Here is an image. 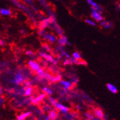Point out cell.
<instances>
[{
  "mask_svg": "<svg viewBox=\"0 0 120 120\" xmlns=\"http://www.w3.org/2000/svg\"><path fill=\"white\" fill-rule=\"evenodd\" d=\"M46 97V94L45 93H42L41 94L39 95L38 97L36 98H32L31 99V102L34 104H39L41 102H42L43 100Z\"/></svg>",
  "mask_w": 120,
  "mask_h": 120,
  "instance_id": "ba28073f",
  "label": "cell"
},
{
  "mask_svg": "<svg viewBox=\"0 0 120 120\" xmlns=\"http://www.w3.org/2000/svg\"><path fill=\"white\" fill-rule=\"evenodd\" d=\"M25 80V77H23L20 72H19L17 73L15 75L13 82L14 83L15 85H20L21 84L23 83Z\"/></svg>",
  "mask_w": 120,
  "mask_h": 120,
  "instance_id": "7a4b0ae2",
  "label": "cell"
},
{
  "mask_svg": "<svg viewBox=\"0 0 120 120\" xmlns=\"http://www.w3.org/2000/svg\"><path fill=\"white\" fill-rule=\"evenodd\" d=\"M94 115H96V116L97 118H98L99 119H103L104 118V114L103 111L101 109H94Z\"/></svg>",
  "mask_w": 120,
  "mask_h": 120,
  "instance_id": "7c38bea8",
  "label": "cell"
},
{
  "mask_svg": "<svg viewBox=\"0 0 120 120\" xmlns=\"http://www.w3.org/2000/svg\"><path fill=\"white\" fill-rule=\"evenodd\" d=\"M44 120H50V117H49V116L48 115L47 116H46Z\"/></svg>",
  "mask_w": 120,
  "mask_h": 120,
  "instance_id": "f1b7e54d",
  "label": "cell"
},
{
  "mask_svg": "<svg viewBox=\"0 0 120 120\" xmlns=\"http://www.w3.org/2000/svg\"><path fill=\"white\" fill-rule=\"evenodd\" d=\"M24 1H25L26 2H27V3L29 4H32L31 0H24Z\"/></svg>",
  "mask_w": 120,
  "mask_h": 120,
  "instance_id": "83f0119b",
  "label": "cell"
},
{
  "mask_svg": "<svg viewBox=\"0 0 120 120\" xmlns=\"http://www.w3.org/2000/svg\"><path fill=\"white\" fill-rule=\"evenodd\" d=\"M58 44H60V45L65 46L68 42V38L65 36H64V35L60 36V38H59V39L58 40Z\"/></svg>",
  "mask_w": 120,
  "mask_h": 120,
  "instance_id": "30bf717a",
  "label": "cell"
},
{
  "mask_svg": "<svg viewBox=\"0 0 120 120\" xmlns=\"http://www.w3.org/2000/svg\"><path fill=\"white\" fill-rule=\"evenodd\" d=\"M49 101H50V102L51 104H52L53 105H54L55 104V103L57 102L56 101L55 99L53 98V97L51 96H49Z\"/></svg>",
  "mask_w": 120,
  "mask_h": 120,
  "instance_id": "603a6c76",
  "label": "cell"
},
{
  "mask_svg": "<svg viewBox=\"0 0 120 120\" xmlns=\"http://www.w3.org/2000/svg\"><path fill=\"white\" fill-rule=\"evenodd\" d=\"M33 88L31 86H26V90H25V92H24V95L25 96H30L33 93Z\"/></svg>",
  "mask_w": 120,
  "mask_h": 120,
  "instance_id": "d6986e66",
  "label": "cell"
},
{
  "mask_svg": "<svg viewBox=\"0 0 120 120\" xmlns=\"http://www.w3.org/2000/svg\"><path fill=\"white\" fill-rule=\"evenodd\" d=\"M43 47L44 48V49L46 51H47V52H50L51 51V48L50 47V46L48 45L47 44H44L43 45Z\"/></svg>",
  "mask_w": 120,
  "mask_h": 120,
  "instance_id": "d4e9b609",
  "label": "cell"
},
{
  "mask_svg": "<svg viewBox=\"0 0 120 120\" xmlns=\"http://www.w3.org/2000/svg\"><path fill=\"white\" fill-rule=\"evenodd\" d=\"M37 75H38V77L39 78H44V75L45 74V70L44 68H40L36 72Z\"/></svg>",
  "mask_w": 120,
  "mask_h": 120,
  "instance_id": "ffe728a7",
  "label": "cell"
},
{
  "mask_svg": "<svg viewBox=\"0 0 120 120\" xmlns=\"http://www.w3.org/2000/svg\"><path fill=\"white\" fill-rule=\"evenodd\" d=\"M72 58H74L75 60H79L82 59V56H81L80 53L77 52H75L73 53Z\"/></svg>",
  "mask_w": 120,
  "mask_h": 120,
  "instance_id": "44dd1931",
  "label": "cell"
},
{
  "mask_svg": "<svg viewBox=\"0 0 120 120\" xmlns=\"http://www.w3.org/2000/svg\"><path fill=\"white\" fill-rule=\"evenodd\" d=\"M42 91L44 92V93H45L46 95L49 96H50L53 95V90L52 89L46 86L43 87Z\"/></svg>",
  "mask_w": 120,
  "mask_h": 120,
  "instance_id": "ac0fdd59",
  "label": "cell"
},
{
  "mask_svg": "<svg viewBox=\"0 0 120 120\" xmlns=\"http://www.w3.org/2000/svg\"><path fill=\"white\" fill-rule=\"evenodd\" d=\"M41 36L44 37L45 39L49 41L50 43H55L56 41V38L55 36H54L53 35L51 34L47 33L44 31H43V33Z\"/></svg>",
  "mask_w": 120,
  "mask_h": 120,
  "instance_id": "277c9868",
  "label": "cell"
},
{
  "mask_svg": "<svg viewBox=\"0 0 120 120\" xmlns=\"http://www.w3.org/2000/svg\"><path fill=\"white\" fill-rule=\"evenodd\" d=\"M3 93V90L1 86H0V96H1Z\"/></svg>",
  "mask_w": 120,
  "mask_h": 120,
  "instance_id": "4316f807",
  "label": "cell"
},
{
  "mask_svg": "<svg viewBox=\"0 0 120 120\" xmlns=\"http://www.w3.org/2000/svg\"><path fill=\"white\" fill-rule=\"evenodd\" d=\"M85 115V116L86 117V118H88L90 119V120H93L94 119V116L92 114L90 113H86Z\"/></svg>",
  "mask_w": 120,
  "mask_h": 120,
  "instance_id": "cb8c5ba5",
  "label": "cell"
},
{
  "mask_svg": "<svg viewBox=\"0 0 120 120\" xmlns=\"http://www.w3.org/2000/svg\"><path fill=\"white\" fill-rule=\"evenodd\" d=\"M85 22L87 24H88V25H90V26H95L96 25V23L94 21L91 20H90V19H86Z\"/></svg>",
  "mask_w": 120,
  "mask_h": 120,
  "instance_id": "7402d4cb",
  "label": "cell"
},
{
  "mask_svg": "<svg viewBox=\"0 0 120 120\" xmlns=\"http://www.w3.org/2000/svg\"><path fill=\"white\" fill-rule=\"evenodd\" d=\"M91 17L96 22H101L102 20H104V17L101 13L99 12L95 9L94 8L91 7Z\"/></svg>",
  "mask_w": 120,
  "mask_h": 120,
  "instance_id": "6da1fadb",
  "label": "cell"
},
{
  "mask_svg": "<svg viewBox=\"0 0 120 120\" xmlns=\"http://www.w3.org/2000/svg\"><path fill=\"white\" fill-rule=\"evenodd\" d=\"M101 25L102 26L105 28L109 29L113 26V23L110 22H109V21L102 20V22H101Z\"/></svg>",
  "mask_w": 120,
  "mask_h": 120,
  "instance_id": "e0dca14e",
  "label": "cell"
},
{
  "mask_svg": "<svg viewBox=\"0 0 120 120\" xmlns=\"http://www.w3.org/2000/svg\"><path fill=\"white\" fill-rule=\"evenodd\" d=\"M18 120V119H17V120Z\"/></svg>",
  "mask_w": 120,
  "mask_h": 120,
  "instance_id": "1f68e13d",
  "label": "cell"
},
{
  "mask_svg": "<svg viewBox=\"0 0 120 120\" xmlns=\"http://www.w3.org/2000/svg\"><path fill=\"white\" fill-rule=\"evenodd\" d=\"M51 22H52V20L50 18L45 19L42 22L41 24V28L42 30L45 28L46 27H47Z\"/></svg>",
  "mask_w": 120,
  "mask_h": 120,
  "instance_id": "9a60e30c",
  "label": "cell"
},
{
  "mask_svg": "<svg viewBox=\"0 0 120 120\" xmlns=\"http://www.w3.org/2000/svg\"><path fill=\"white\" fill-rule=\"evenodd\" d=\"M53 106L56 108V109H57L58 110H60L62 113H68L70 110L69 108H68L66 106L64 105L61 104L58 102H56L55 103V104Z\"/></svg>",
  "mask_w": 120,
  "mask_h": 120,
  "instance_id": "5b68a950",
  "label": "cell"
},
{
  "mask_svg": "<svg viewBox=\"0 0 120 120\" xmlns=\"http://www.w3.org/2000/svg\"><path fill=\"white\" fill-rule=\"evenodd\" d=\"M107 88L113 94H116L118 93V89L115 85L111 83L107 84Z\"/></svg>",
  "mask_w": 120,
  "mask_h": 120,
  "instance_id": "5bb4252c",
  "label": "cell"
},
{
  "mask_svg": "<svg viewBox=\"0 0 120 120\" xmlns=\"http://www.w3.org/2000/svg\"><path fill=\"white\" fill-rule=\"evenodd\" d=\"M28 66L29 68H30L32 71H33L34 72H36L37 71H38L40 68H41L40 64L37 63L36 61H32V60L29 61L28 63Z\"/></svg>",
  "mask_w": 120,
  "mask_h": 120,
  "instance_id": "3957f363",
  "label": "cell"
},
{
  "mask_svg": "<svg viewBox=\"0 0 120 120\" xmlns=\"http://www.w3.org/2000/svg\"><path fill=\"white\" fill-rule=\"evenodd\" d=\"M21 33H22V34L24 33V30H22V31H21Z\"/></svg>",
  "mask_w": 120,
  "mask_h": 120,
  "instance_id": "4dcf8cb0",
  "label": "cell"
},
{
  "mask_svg": "<svg viewBox=\"0 0 120 120\" xmlns=\"http://www.w3.org/2000/svg\"><path fill=\"white\" fill-rule=\"evenodd\" d=\"M77 107L78 110H80V106L77 105Z\"/></svg>",
  "mask_w": 120,
  "mask_h": 120,
  "instance_id": "f546056e",
  "label": "cell"
},
{
  "mask_svg": "<svg viewBox=\"0 0 120 120\" xmlns=\"http://www.w3.org/2000/svg\"><path fill=\"white\" fill-rule=\"evenodd\" d=\"M0 14L3 16H10L11 15V11L7 8H2L0 9Z\"/></svg>",
  "mask_w": 120,
  "mask_h": 120,
  "instance_id": "4fadbf2b",
  "label": "cell"
},
{
  "mask_svg": "<svg viewBox=\"0 0 120 120\" xmlns=\"http://www.w3.org/2000/svg\"><path fill=\"white\" fill-rule=\"evenodd\" d=\"M40 55L43 58L45 59V60H47V61H48L49 62H50L51 63L53 64H56V60H55V59L53 58L52 56H51L50 55L46 53L41 52L40 53Z\"/></svg>",
  "mask_w": 120,
  "mask_h": 120,
  "instance_id": "52a82bcc",
  "label": "cell"
},
{
  "mask_svg": "<svg viewBox=\"0 0 120 120\" xmlns=\"http://www.w3.org/2000/svg\"><path fill=\"white\" fill-rule=\"evenodd\" d=\"M25 53L27 55H28V56L34 55V53L31 50H26L25 52Z\"/></svg>",
  "mask_w": 120,
  "mask_h": 120,
  "instance_id": "484cf974",
  "label": "cell"
},
{
  "mask_svg": "<svg viewBox=\"0 0 120 120\" xmlns=\"http://www.w3.org/2000/svg\"><path fill=\"white\" fill-rule=\"evenodd\" d=\"M60 85L63 86V89L64 90H68L72 86V83L69 81H66V80H61L60 81Z\"/></svg>",
  "mask_w": 120,
  "mask_h": 120,
  "instance_id": "9c48e42d",
  "label": "cell"
},
{
  "mask_svg": "<svg viewBox=\"0 0 120 120\" xmlns=\"http://www.w3.org/2000/svg\"><path fill=\"white\" fill-rule=\"evenodd\" d=\"M87 3L91 6V7L94 8L97 11L100 13L103 12V8L100 5L96 3L94 0H87Z\"/></svg>",
  "mask_w": 120,
  "mask_h": 120,
  "instance_id": "8992f818",
  "label": "cell"
},
{
  "mask_svg": "<svg viewBox=\"0 0 120 120\" xmlns=\"http://www.w3.org/2000/svg\"><path fill=\"white\" fill-rule=\"evenodd\" d=\"M31 115V112H24L23 113H21L17 116V119L20 120H25L27 118H28Z\"/></svg>",
  "mask_w": 120,
  "mask_h": 120,
  "instance_id": "8fae6325",
  "label": "cell"
},
{
  "mask_svg": "<svg viewBox=\"0 0 120 120\" xmlns=\"http://www.w3.org/2000/svg\"><path fill=\"white\" fill-rule=\"evenodd\" d=\"M49 116L50 120H56L58 118V113L55 110H51L49 112Z\"/></svg>",
  "mask_w": 120,
  "mask_h": 120,
  "instance_id": "2e32d148",
  "label": "cell"
}]
</instances>
